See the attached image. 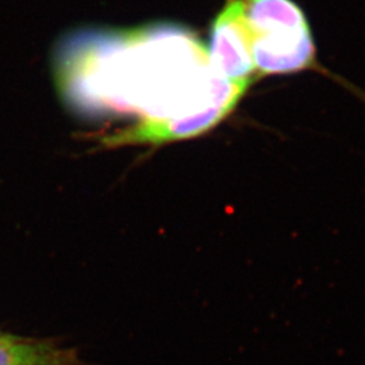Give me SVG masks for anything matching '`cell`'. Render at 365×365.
Here are the masks:
<instances>
[{
	"label": "cell",
	"mask_w": 365,
	"mask_h": 365,
	"mask_svg": "<svg viewBox=\"0 0 365 365\" xmlns=\"http://www.w3.org/2000/svg\"><path fill=\"white\" fill-rule=\"evenodd\" d=\"M259 78L319 71L313 33L292 0H241Z\"/></svg>",
	"instance_id": "6da1fadb"
},
{
	"label": "cell",
	"mask_w": 365,
	"mask_h": 365,
	"mask_svg": "<svg viewBox=\"0 0 365 365\" xmlns=\"http://www.w3.org/2000/svg\"><path fill=\"white\" fill-rule=\"evenodd\" d=\"M245 93L247 92H235L202 111L182 117H146L135 125L98 137V140L105 148H120L129 145L160 146L197 137L229 117Z\"/></svg>",
	"instance_id": "7a4b0ae2"
},
{
	"label": "cell",
	"mask_w": 365,
	"mask_h": 365,
	"mask_svg": "<svg viewBox=\"0 0 365 365\" xmlns=\"http://www.w3.org/2000/svg\"><path fill=\"white\" fill-rule=\"evenodd\" d=\"M210 66L232 83L252 86L259 80L252 54V38L241 0H227L211 27Z\"/></svg>",
	"instance_id": "3957f363"
},
{
	"label": "cell",
	"mask_w": 365,
	"mask_h": 365,
	"mask_svg": "<svg viewBox=\"0 0 365 365\" xmlns=\"http://www.w3.org/2000/svg\"><path fill=\"white\" fill-rule=\"evenodd\" d=\"M0 365H90L73 348L52 339L22 337L0 330Z\"/></svg>",
	"instance_id": "277c9868"
}]
</instances>
